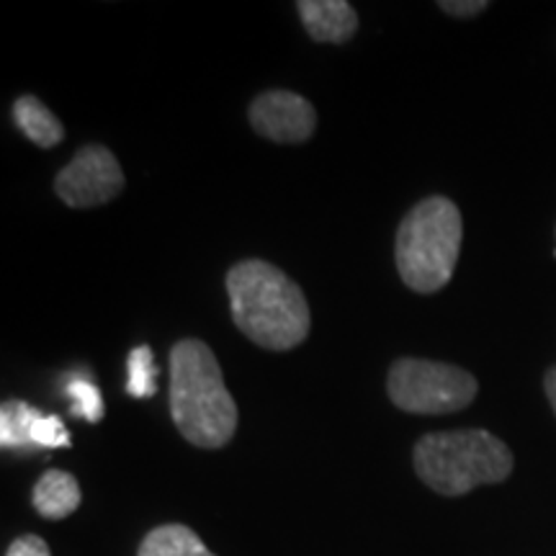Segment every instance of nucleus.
<instances>
[{"label":"nucleus","mask_w":556,"mask_h":556,"mask_svg":"<svg viewBox=\"0 0 556 556\" xmlns=\"http://www.w3.org/2000/svg\"><path fill=\"white\" fill-rule=\"evenodd\" d=\"M544 392H546L548 405H552L554 415H556V366H552V368H548V371H546V377H544Z\"/></svg>","instance_id":"a211bd4d"},{"label":"nucleus","mask_w":556,"mask_h":556,"mask_svg":"<svg viewBox=\"0 0 556 556\" xmlns=\"http://www.w3.org/2000/svg\"><path fill=\"white\" fill-rule=\"evenodd\" d=\"M70 397H73V415L88 422H99L103 417V397L99 387L88 379L70 381Z\"/></svg>","instance_id":"4468645a"},{"label":"nucleus","mask_w":556,"mask_h":556,"mask_svg":"<svg viewBox=\"0 0 556 556\" xmlns=\"http://www.w3.org/2000/svg\"><path fill=\"white\" fill-rule=\"evenodd\" d=\"M464 219L454 201L428 197L402 219L394 242L400 278L417 294H435L454 276L462 255Z\"/></svg>","instance_id":"20e7f679"},{"label":"nucleus","mask_w":556,"mask_h":556,"mask_svg":"<svg viewBox=\"0 0 556 556\" xmlns=\"http://www.w3.org/2000/svg\"><path fill=\"white\" fill-rule=\"evenodd\" d=\"M34 510L47 520H62L73 516L80 505L78 479L62 469H50L39 477L31 492Z\"/></svg>","instance_id":"1a4fd4ad"},{"label":"nucleus","mask_w":556,"mask_h":556,"mask_svg":"<svg viewBox=\"0 0 556 556\" xmlns=\"http://www.w3.org/2000/svg\"><path fill=\"white\" fill-rule=\"evenodd\" d=\"M54 191L73 208L109 204L124 191V170L109 148L86 144L75 152L73 163L58 173Z\"/></svg>","instance_id":"423d86ee"},{"label":"nucleus","mask_w":556,"mask_h":556,"mask_svg":"<svg viewBox=\"0 0 556 556\" xmlns=\"http://www.w3.org/2000/svg\"><path fill=\"white\" fill-rule=\"evenodd\" d=\"M31 446L37 448H67L70 433L58 415H37L31 426Z\"/></svg>","instance_id":"2eb2a0df"},{"label":"nucleus","mask_w":556,"mask_h":556,"mask_svg":"<svg viewBox=\"0 0 556 556\" xmlns=\"http://www.w3.org/2000/svg\"><path fill=\"white\" fill-rule=\"evenodd\" d=\"M227 294L242 336L268 351H289L309 336V304L294 278L266 261H242L229 268Z\"/></svg>","instance_id":"f257e3e1"},{"label":"nucleus","mask_w":556,"mask_h":556,"mask_svg":"<svg viewBox=\"0 0 556 556\" xmlns=\"http://www.w3.org/2000/svg\"><path fill=\"white\" fill-rule=\"evenodd\" d=\"M415 471L443 497H462L482 484H500L513 475V451L490 430H446L415 443Z\"/></svg>","instance_id":"7ed1b4c3"},{"label":"nucleus","mask_w":556,"mask_h":556,"mask_svg":"<svg viewBox=\"0 0 556 556\" xmlns=\"http://www.w3.org/2000/svg\"><path fill=\"white\" fill-rule=\"evenodd\" d=\"M5 556H52V552L45 539L34 536V533H26V536H18L13 541Z\"/></svg>","instance_id":"f3484780"},{"label":"nucleus","mask_w":556,"mask_h":556,"mask_svg":"<svg viewBox=\"0 0 556 556\" xmlns=\"http://www.w3.org/2000/svg\"><path fill=\"white\" fill-rule=\"evenodd\" d=\"M250 127L281 144L307 142L317 129V111L291 90H266L250 103Z\"/></svg>","instance_id":"0eeeda50"},{"label":"nucleus","mask_w":556,"mask_h":556,"mask_svg":"<svg viewBox=\"0 0 556 556\" xmlns=\"http://www.w3.org/2000/svg\"><path fill=\"white\" fill-rule=\"evenodd\" d=\"M296 11L309 37L323 45H345L358 31L356 11L345 0H302Z\"/></svg>","instance_id":"6e6552de"},{"label":"nucleus","mask_w":556,"mask_h":556,"mask_svg":"<svg viewBox=\"0 0 556 556\" xmlns=\"http://www.w3.org/2000/svg\"><path fill=\"white\" fill-rule=\"evenodd\" d=\"M129 368V381H127V392L137 400H150L155 397L157 392V364L155 356H152L150 345H139L129 353L127 361Z\"/></svg>","instance_id":"ddd939ff"},{"label":"nucleus","mask_w":556,"mask_h":556,"mask_svg":"<svg viewBox=\"0 0 556 556\" xmlns=\"http://www.w3.org/2000/svg\"><path fill=\"white\" fill-rule=\"evenodd\" d=\"M137 556H217L204 546L189 526L168 523L152 528L139 544Z\"/></svg>","instance_id":"9b49d317"},{"label":"nucleus","mask_w":556,"mask_h":556,"mask_svg":"<svg viewBox=\"0 0 556 556\" xmlns=\"http://www.w3.org/2000/svg\"><path fill=\"white\" fill-rule=\"evenodd\" d=\"M387 392L405 413L448 415L475 402L479 381L467 368L443 361L400 358L387 374Z\"/></svg>","instance_id":"39448f33"},{"label":"nucleus","mask_w":556,"mask_h":556,"mask_svg":"<svg viewBox=\"0 0 556 556\" xmlns=\"http://www.w3.org/2000/svg\"><path fill=\"white\" fill-rule=\"evenodd\" d=\"M170 415L197 448H225L238 430V402L204 340H178L170 351Z\"/></svg>","instance_id":"f03ea898"},{"label":"nucleus","mask_w":556,"mask_h":556,"mask_svg":"<svg viewBox=\"0 0 556 556\" xmlns=\"http://www.w3.org/2000/svg\"><path fill=\"white\" fill-rule=\"evenodd\" d=\"M39 409L21 400L5 402L0 409V446L3 448H26L31 446V426Z\"/></svg>","instance_id":"f8f14e48"},{"label":"nucleus","mask_w":556,"mask_h":556,"mask_svg":"<svg viewBox=\"0 0 556 556\" xmlns=\"http://www.w3.org/2000/svg\"><path fill=\"white\" fill-rule=\"evenodd\" d=\"M13 122L39 148H58L65 139V127L50 109L41 103L37 96H21L13 103Z\"/></svg>","instance_id":"9d476101"},{"label":"nucleus","mask_w":556,"mask_h":556,"mask_svg":"<svg viewBox=\"0 0 556 556\" xmlns=\"http://www.w3.org/2000/svg\"><path fill=\"white\" fill-rule=\"evenodd\" d=\"M438 9H441L443 13H448V16L471 18V16H479V13L490 9V3H486V0H441V3H438Z\"/></svg>","instance_id":"dca6fc26"}]
</instances>
